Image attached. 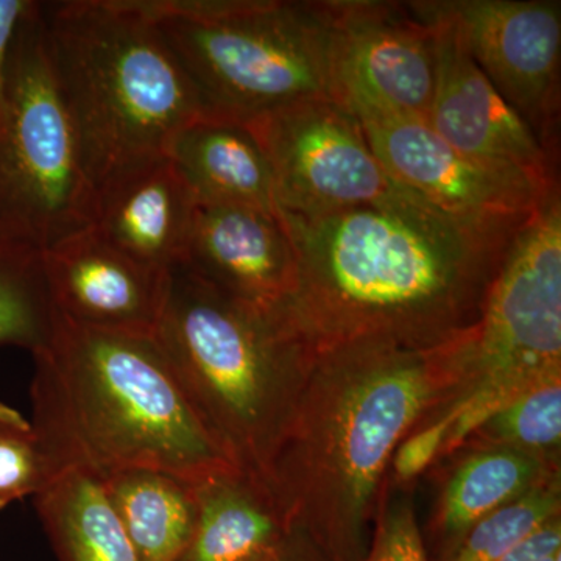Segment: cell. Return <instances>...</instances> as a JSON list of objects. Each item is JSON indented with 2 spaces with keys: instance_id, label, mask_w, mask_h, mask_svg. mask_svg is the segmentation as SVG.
I'll return each instance as SVG.
<instances>
[{
  "instance_id": "30bf717a",
  "label": "cell",
  "mask_w": 561,
  "mask_h": 561,
  "mask_svg": "<svg viewBox=\"0 0 561 561\" xmlns=\"http://www.w3.org/2000/svg\"><path fill=\"white\" fill-rule=\"evenodd\" d=\"M331 98L353 116L427 121L437 76L434 33L412 2L328 0Z\"/></svg>"
},
{
  "instance_id": "4dcf8cb0",
  "label": "cell",
  "mask_w": 561,
  "mask_h": 561,
  "mask_svg": "<svg viewBox=\"0 0 561 561\" xmlns=\"http://www.w3.org/2000/svg\"><path fill=\"white\" fill-rule=\"evenodd\" d=\"M553 561H561V556H560V557H557V559H556V560H553Z\"/></svg>"
},
{
  "instance_id": "44dd1931",
  "label": "cell",
  "mask_w": 561,
  "mask_h": 561,
  "mask_svg": "<svg viewBox=\"0 0 561 561\" xmlns=\"http://www.w3.org/2000/svg\"><path fill=\"white\" fill-rule=\"evenodd\" d=\"M35 505L58 561H142L98 476L62 468Z\"/></svg>"
},
{
  "instance_id": "d6986e66",
  "label": "cell",
  "mask_w": 561,
  "mask_h": 561,
  "mask_svg": "<svg viewBox=\"0 0 561 561\" xmlns=\"http://www.w3.org/2000/svg\"><path fill=\"white\" fill-rule=\"evenodd\" d=\"M443 483L430 522L437 559L456 548L474 524L541 483L560 478V463L501 446L461 448Z\"/></svg>"
},
{
  "instance_id": "277c9868",
  "label": "cell",
  "mask_w": 561,
  "mask_h": 561,
  "mask_svg": "<svg viewBox=\"0 0 561 561\" xmlns=\"http://www.w3.org/2000/svg\"><path fill=\"white\" fill-rule=\"evenodd\" d=\"M154 337L220 448L267 483L319 353L286 305L241 300L176 267Z\"/></svg>"
},
{
  "instance_id": "3957f363",
  "label": "cell",
  "mask_w": 561,
  "mask_h": 561,
  "mask_svg": "<svg viewBox=\"0 0 561 561\" xmlns=\"http://www.w3.org/2000/svg\"><path fill=\"white\" fill-rule=\"evenodd\" d=\"M33 360L32 423L61 468L98 478L154 468L191 481L238 468L154 334L95 330L57 312L49 342Z\"/></svg>"
},
{
  "instance_id": "5b68a950",
  "label": "cell",
  "mask_w": 561,
  "mask_h": 561,
  "mask_svg": "<svg viewBox=\"0 0 561 561\" xmlns=\"http://www.w3.org/2000/svg\"><path fill=\"white\" fill-rule=\"evenodd\" d=\"M41 24L95 194L119 173L168 157L173 138L203 116L139 0L41 2Z\"/></svg>"
},
{
  "instance_id": "ba28073f",
  "label": "cell",
  "mask_w": 561,
  "mask_h": 561,
  "mask_svg": "<svg viewBox=\"0 0 561 561\" xmlns=\"http://www.w3.org/2000/svg\"><path fill=\"white\" fill-rule=\"evenodd\" d=\"M92 184L76 125L51 69L41 2L11 49L0 116V232L41 251L94 220Z\"/></svg>"
},
{
  "instance_id": "ffe728a7",
  "label": "cell",
  "mask_w": 561,
  "mask_h": 561,
  "mask_svg": "<svg viewBox=\"0 0 561 561\" xmlns=\"http://www.w3.org/2000/svg\"><path fill=\"white\" fill-rule=\"evenodd\" d=\"M99 479L140 560H179L197 524L198 481L154 468H125Z\"/></svg>"
},
{
  "instance_id": "83f0119b",
  "label": "cell",
  "mask_w": 561,
  "mask_h": 561,
  "mask_svg": "<svg viewBox=\"0 0 561 561\" xmlns=\"http://www.w3.org/2000/svg\"><path fill=\"white\" fill-rule=\"evenodd\" d=\"M32 0H0V116L5 106L7 73L14 38L22 21L35 9Z\"/></svg>"
},
{
  "instance_id": "7c38bea8",
  "label": "cell",
  "mask_w": 561,
  "mask_h": 561,
  "mask_svg": "<svg viewBox=\"0 0 561 561\" xmlns=\"http://www.w3.org/2000/svg\"><path fill=\"white\" fill-rule=\"evenodd\" d=\"M483 76L559 158L561 3L438 0Z\"/></svg>"
},
{
  "instance_id": "603a6c76",
  "label": "cell",
  "mask_w": 561,
  "mask_h": 561,
  "mask_svg": "<svg viewBox=\"0 0 561 561\" xmlns=\"http://www.w3.org/2000/svg\"><path fill=\"white\" fill-rule=\"evenodd\" d=\"M478 446L518 449L560 463L561 376L505 402L470 432L459 449Z\"/></svg>"
},
{
  "instance_id": "d4e9b609",
  "label": "cell",
  "mask_w": 561,
  "mask_h": 561,
  "mask_svg": "<svg viewBox=\"0 0 561 561\" xmlns=\"http://www.w3.org/2000/svg\"><path fill=\"white\" fill-rule=\"evenodd\" d=\"M62 468L31 420L0 402V511L41 493Z\"/></svg>"
},
{
  "instance_id": "2e32d148",
  "label": "cell",
  "mask_w": 561,
  "mask_h": 561,
  "mask_svg": "<svg viewBox=\"0 0 561 561\" xmlns=\"http://www.w3.org/2000/svg\"><path fill=\"white\" fill-rule=\"evenodd\" d=\"M197 205L173 162L157 158L99 187L91 227L128 256L171 273L183 264Z\"/></svg>"
},
{
  "instance_id": "6da1fadb",
  "label": "cell",
  "mask_w": 561,
  "mask_h": 561,
  "mask_svg": "<svg viewBox=\"0 0 561 561\" xmlns=\"http://www.w3.org/2000/svg\"><path fill=\"white\" fill-rule=\"evenodd\" d=\"M279 217L298 262L286 308L317 351L359 339L454 341L481 317L519 232L461 224L405 187L375 205Z\"/></svg>"
},
{
  "instance_id": "ac0fdd59",
  "label": "cell",
  "mask_w": 561,
  "mask_h": 561,
  "mask_svg": "<svg viewBox=\"0 0 561 561\" xmlns=\"http://www.w3.org/2000/svg\"><path fill=\"white\" fill-rule=\"evenodd\" d=\"M198 516L176 561H264L289 530L267 483L230 468L197 482Z\"/></svg>"
},
{
  "instance_id": "8992f818",
  "label": "cell",
  "mask_w": 561,
  "mask_h": 561,
  "mask_svg": "<svg viewBox=\"0 0 561 561\" xmlns=\"http://www.w3.org/2000/svg\"><path fill=\"white\" fill-rule=\"evenodd\" d=\"M186 72L203 116L247 122L331 99L327 2L139 0Z\"/></svg>"
},
{
  "instance_id": "7a4b0ae2",
  "label": "cell",
  "mask_w": 561,
  "mask_h": 561,
  "mask_svg": "<svg viewBox=\"0 0 561 561\" xmlns=\"http://www.w3.org/2000/svg\"><path fill=\"white\" fill-rule=\"evenodd\" d=\"M461 334L435 348L359 339L320 350L268 489L332 561H364L398 445L461 382Z\"/></svg>"
},
{
  "instance_id": "f1b7e54d",
  "label": "cell",
  "mask_w": 561,
  "mask_h": 561,
  "mask_svg": "<svg viewBox=\"0 0 561 561\" xmlns=\"http://www.w3.org/2000/svg\"><path fill=\"white\" fill-rule=\"evenodd\" d=\"M560 556L561 516H557L500 561H553Z\"/></svg>"
},
{
  "instance_id": "f546056e",
  "label": "cell",
  "mask_w": 561,
  "mask_h": 561,
  "mask_svg": "<svg viewBox=\"0 0 561 561\" xmlns=\"http://www.w3.org/2000/svg\"><path fill=\"white\" fill-rule=\"evenodd\" d=\"M264 561H332V559L308 531L298 526H290L278 549Z\"/></svg>"
},
{
  "instance_id": "9a60e30c",
  "label": "cell",
  "mask_w": 561,
  "mask_h": 561,
  "mask_svg": "<svg viewBox=\"0 0 561 561\" xmlns=\"http://www.w3.org/2000/svg\"><path fill=\"white\" fill-rule=\"evenodd\" d=\"M180 267L232 297L283 306L297 290L298 262L279 214L197 205Z\"/></svg>"
},
{
  "instance_id": "52a82bcc",
  "label": "cell",
  "mask_w": 561,
  "mask_h": 561,
  "mask_svg": "<svg viewBox=\"0 0 561 561\" xmlns=\"http://www.w3.org/2000/svg\"><path fill=\"white\" fill-rule=\"evenodd\" d=\"M461 359L459 390L437 413L454 421L443 459L505 402L561 376L560 190L513 239L481 317L461 335Z\"/></svg>"
},
{
  "instance_id": "7402d4cb",
  "label": "cell",
  "mask_w": 561,
  "mask_h": 561,
  "mask_svg": "<svg viewBox=\"0 0 561 561\" xmlns=\"http://www.w3.org/2000/svg\"><path fill=\"white\" fill-rule=\"evenodd\" d=\"M55 321L43 251L0 232V346L33 356L49 342Z\"/></svg>"
},
{
  "instance_id": "9c48e42d",
  "label": "cell",
  "mask_w": 561,
  "mask_h": 561,
  "mask_svg": "<svg viewBox=\"0 0 561 561\" xmlns=\"http://www.w3.org/2000/svg\"><path fill=\"white\" fill-rule=\"evenodd\" d=\"M247 125L271 164L279 213L320 216L404 191L376 157L360 122L331 99L290 103Z\"/></svg>"
},
{
  "instance_id": "e0dca14e",
  "label": "cell",
  "mask_w": 561,
  "mask_h": 561,
  "mask_svg": "<svg viewBox=\"0 0 561 561\" xmlns=\"http://www.w3.org/2000/svg\"><path fill=\"white\" fill-rule=\"evenodd\" d=\"M168 158L198 205L279 214L271 164L243 122L197 117L173 138Z\"/></svg>"
},
{
  "instance_id": "5bb4252c",
  "label": "cell",
  "mask_w": 561,
  "mask_h": 561,
  "mask_svg": "<svg viewBox=\"0 0 561 561\" xmlns=\"http://www.w3.org/2000/svg\"><path fill=\"white\" fill-rule=\"evenodd\" d=\"M55 311L95 330L153 335L171 273L111 245L94 228L43 251Z\"/></svg>"
},
{
  "instance_id": "4316f807",
  "label": "cell",
  "mask_w": 561,
  "mask_h": 561,
  "mask_svg": "<svg viewBox=\"0 0 561 561\" xmlns=\"http://www.w3.org/2000/svg\"><path fill=\"white\" fill-rule=\"evenodd\" d=\"M453 432V420L437 415L421 424L398 445L390 471L394 485L408 489L431 465L443 459Z\"/></svg>"
},
{
  "instance_id": "8fae6325",
  "label": "cell",
  "mask_w": 561,
  "mask_h": 561,
  "mask_svg": "<svg viewBox=\"0 0 561 561\" xmlns=\"http://www.w3.org/2000/svg\"><path fill=\"white\" fill-rule=\"evenodd\" d=\"M356 117V116H354ZM391 179L451 219L486 231L518 232L560 184L474 160L415 117L357 116Z\"/></svg>"
},
{
  "instance_id": "cb8c5ba5",
  "label": "cell",
  "mask_w": 561,
  "mask_h": 561,
  "mask_svg": "<svg viewBox=\"0 0 561 561\" xmlns=\"http://www.w3.org/2000/svg\"><path fill=\"white\" fill-rule=\"evenodd\" d=\"M557 516H561L560 478L541 483L490 513L465 534L451 552L435 561H500Z\"/></svg>"
},
{
  "instance_id": "4fadbf2b",
  "label": "cell",
  "mask_w": 561,
  "mask_h": 561,
  "mask_svg": "<svg viewBox=\"0 0 561 561\" xmlns=\"http://www.w3.org/2000/svg\"><path fill=\"white\" fill-rule=\"evenodd\" d=\"M412 5L434 33L437 76L426 121L432 130L474 160L524 173L546 186L560 184L559 158L483 76L440 2Z\"/></svg>"
},
{
  "instance_id": "484cf974",
  "label": "cell",
  "mask_w": 561,
  "mask_h": 561,
  "mask_svg": "<svg viewBox=\"0 0 561 561\" xmlns=\"http://www.w3.org/2000/svg\"><path fill=\"white\" fill-rule=\"evenodd\" d=\"M364 561H431L415 505L405 490L393 496L387 483Z\"/></svg>"
}]
</instances>
